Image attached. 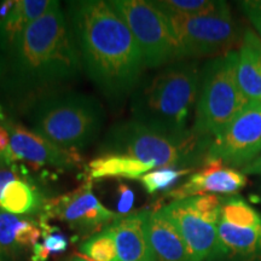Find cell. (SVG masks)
Segmentation results:
<instances>
[{
    "label": "cell",
    "mask_w": 261,
    "mask_h": 261,
    "mask_svg": "<svg viewBox=\"0 0 261 261\" xmlns=\"http://www.w3.org/2000/svg\"><path fill=\"white\" fill-rule=\"evenodd\" d=\"M106 112L97 98L79 92H50L29 110L33 130L65 149L86 148L102 132Z\"/></svg>",
    "instance_id": "4"
},
{
    "label": "cell",
    "mask_w": 261,
    "mask_h": 261,
    "mask_svg": "<svg viewBox=\"0 0 261 261\" xmlns=\"http://www.w3.org/2000/svg\"><path fill=\"white\" fill-rule=\"evenodd\" d=\"M241 9L243 10L244 15L248 19L252 22L253 27L255 28L261 39V2L259 0H252V2H242L241 3Z\"/></svg>",
    "instance_id": "28"
},
{
    "label": "cell",
    "mask_w": 261,
    "mask_h": 261,
    "mask_svg": "<svg viewBox=\"0 0 261 261\" xmlns=\"http://www.w3.org/2000/svg\"><path fill=\"white\" fill-rule=\"evenodd\" d=\"M38 189L29 181L21 179L11 181L3 192L0 208L11 214H27L44 205Z\"/></svg>",
    "instance_id": "21"
},
{
    "label": "cell",
    "mask_w": 261,
    "mask_h": 261,
    "mask_svg": "<svg viewBox=\"0 0 261 261\" xmlns=\"http://www.w3.org/2000/svg\"><path fill=\"white\" fill-rule=\"evenodd\" d=\"M192 135L174 137L151 128L136 120L117 122L108 129L100 143L102 155H126L160 168L190 165L203 146Z\"/></svg>",
    "instance_id": "5"
},
{
    "label": "cell",
    "mask_w": 261,
    "mask_h": 261,
    "mask_svg": "<svg viewBox=\"0 0 261 261\" xmlns=\"http://www.w3.org/2000/svg\"><path fill=\"white\" fill-rule=\"evenodd\" d=\"M41 236L39 223L0 208V252L5 255H15L25 249H31Z\"/></svg>",
    "instance_id": "17"
},
{
    "label": "cell",
    "mask_w": 261,
    "mask_h": 261,
    "mask_svg": "<svg viewBox=\"0 0 261 261\" xmlns=\"http://www.w3.org/2000/svg\"><path fill=\"white\" fill-rule=\"evenodd\" d=\"M119 192V201H117V211L120 214L125 215L130 211L135 203V194L126 184H120L117 188Z\"/></svg>",
    "instance_id": "29"
},
{
    "label": "cell",
    "mask_w": 261,
    "mask_h": 261,
    "mask_svg": "<svg viewBox=\"0 0 261 261\" xmlns=\"http://www.w3.org/2000/svg\"><path fill=\"white\" fill-rule=\"evenodd\" d=\"M4 126L10 133V149L6 152L10 166L17 160L64 169L77 167L81 163L76 150L62 148L17 123L5 121Z\"/></svg>",
    "instance_id": "11"
},
{
    "label": "cell",
    "mask_w": 261,
    "mask_h": 261,
    "mask_svg": "<svg viewBox=\"0 0 261 261\" xmlns=\"http://www.w3.org/2000/svg\"><path fill=\"white\" fill-rule=\"evenodd\" d=\"M178 42L179 57L196 58L231 51L237 28L230 9L207 16H167Z\"/></svg>",
    "instance_id": "8"
},
{
    "label": "cell",
    "mask_w": 261,
    "mask_h": 261,
    "mask_svg": "<svg viewBox=\"0 0 261 261\" xmlns=\"http://www.w3.org/2000/svg\"><path fill=\"white\" fill-rule=\"evenodd\" d=\"M218 249L231 255H261V225L256 227H238L220 218L218 223Z\"/></svg>",
    "instance_id": "19"
},
{
    "label": "cell",
    "mask_w": 261,
    "mask_h": 261,
    "mask_svg": "<svg viewBox=\"0 0 261 261\" xmlns=\"http://www.w3.org/2000/svg\"><path fill=\"white\" fill-rule=\"evenodd\" d=\"M4 165H8V160H6V155H0V167Z\"/></svg>",
    "instance_id": "34"
},
{
    "label": "cell",
    "mask_w": 261,
    "mask_h": 261,
    "mask_svg": "<svg viewBox=\"0 0 261 261\" xmlns=\"http://www.w3.org/2000/svg\"><path fill=\"white\" fill-rule=\"evenodd\" d=\"M0 261H8V260H6V255L2 252H0Z\"/></svg>",
    "instance_id": "36"
},
{
    "label": "cell",
    "mask_w": 261,
    "mask_h": 261,
    "mask_svg": "<svg viewBox=\"0 0 261 261\" xmlns=\"http://www.w3.org/2000/svg\"><path fill=\"white\" fill-rule=\"evenodd\" d=\"M10 149V133L4 125H0V155H6Z\"/></svg>",
    "instance_id": "32"
},
{
    "label": "cell",
    "mask_w": 261,
    "mask_h": 261,
    "mask_svg": "<svg viewBox=\"0 0 261 261\" xmlns=\"http://www.w3.org/2000/svg\"><path fill=\"white\" fill-rule=\"evenodd\" d=\"M243 172L248 173V174H261V155L257 156L253 162H250L246 167H243Z\"/></svg>",
    "instance_id": "33"
},
{
    "label": "cell",
    "mask_w": 261,
    "mask_h": 261,
    "mask_svg": "<svg viewBox=\"0 0 261 261\" xmlns=\"http://www.w3.org/2000/svg\"><path fill=\"white\" fill-rule=\"evenodd\" d=\"M221 218L238 227H256L261 225V217L249 204L238 198L224 201Z\"/></svg>",
    "instance_id": "24"
},
{
    "label": "cell",
    "mask_w": 261,
    "mask_h": 261,
    "mask_svg": "<svg viewBox=\"0 0 261 261\" xmlns=\"http://www.w3.org/2000/svg\"><path fill=\"white\" fill-rule=\"evenodd\" d=\"M80 252L91 261H116V244L109 227L81 244Z\"/></svg>",
    "instance_id": "23"
},
{
    "label": "cell",
    "mask_w": 261,
    "mask_h": 261,
    "mask_svg": "<svg viewBox=\"0 0 261 261\" xmlns=\"http://www.w3.org/2000/svg\"><path fill=\"white\" fill-rule=\"evenodd\" d=\"M191 171V168H160L158 171L145 173L144 175L139 178V180L149 194H155L158 191L167 190V189L172 188L179 179L189 174Z\"/></svg>",
    "instance_id": "25"
},
{
    "label": "cell",
    "mask_w": 261,
    "mask_h": 261,
    "mask_svg": "<svg viewBox=\"0 0 261 261\" xmlns=\"http://www.w3.org/2000/svg\"><path fill=\"white\" fill-rule=\"evenodd\" d=\"M247 185V177L243 172L225 167L219 161L205 162L200 172L192 174L189 180L180 187L169 191V197L174 201L212 194H234Z\"/></svg>",
    "instance_id": "13"
},
{
    "label": "cell",
    "mask_w": 261,
    "mask_h": 261,
    "mask_svg": "<svg viewBox=\"0 0 261 261\" xmlns=\"http://www.w3.org/2000/svg\"><path fill=\"white\" fill-rule=\"evenodd\" d=\"M189 204L208 223L218 225L221 218L224 200L217 195H200L188 198Z\"/></svg>",
    "instance_id": "26"
},
{
    "label": "cell",
    "mask_w": 261,
    "mask_h": 261,
    "mask_svg": "<svg viewBox=\"0 0 261 261\" xmlns=\"http://www.w3.org/2000/svg\"><path fill=\"white\" fill-rule=\"evenodd\" d=\"M154 167L126 155H102L87 165L89 180L102 178L139 179Z\"/></svg>",
    "instance_id": "20"
},
{
    "label": "cell",
    "mask_w": 261,
    "mask_h": 261,
    "mask_svg": "<svg viewBox=\"0 0 261 261\" xmlns=\"http://www.w3.org/2000/svg\"><path fill=\"white\" fill-rule=\"evenodd\" d=\"M236 74L247 102L261 104V39L252 29H247L243 34Z\"/></svg>",
    "instance_id": "16"
},
{
    "label": "cell",
    "mask_w": 261,
    "mask_h": 261,
    "mask_svg": "<svg viewBox=\"0 0 261 261\" xmlns=\"http://www.w3.org/2000/svg\"><path fill=\"white\" fill-rule=\"evenodd\" d=\"M146 211L114 220L109 226L116 244V261H158L145 232Z\"/></svg>",
    "instance_id": "14"
},
{
    "label": "cell",
    "mask_w": 261,
    "mask_h": 261,
    "mask_svg": "<svg viewBox=\"0 0 261 261\" xmlns=\"http://www.w3.org/2000/svg\"><path fill=\"white\" fill-rule=\"evenodd\" d=\"M91 188L92 185L89 180L77 190L44 203L41 218L46 220L48 218H58L71 228L83 231L93 230L116 220L115 213L100 203Z\"/></svg>",
    "instance_id": "10"
},
{
    "label": "cell",
    "mask_w": 261,
    "mask_h": 261,
    "mask_svg": "<svg viewBox=\"0 0 261 261\" xmlns=\"http://www.w3.org/2000/svg\"><path fill=\"white\" fill-rule=\"evenodd\" d=\"M71 261H90V260L85 259V257H79V256H76V257H74V259L71 260Z\"/></svg>",
    "instance_id": "35"
},
{
    "label": "cell",
    "mask_w": 261,
    "mask_h": 261,
    "mask_svg": "<svg viewBox=\"0 0 261 261\" xmlns=\"http://www.w3.org/2000/svg\"><path fill=\"white\" fill-rule=\"evenodd\" d=\"M200 71L191 62H174L130 94L132 119L174 137H188L187 125L196 102Z\"/></svg>",
    "instance_id": "3"
},
{
    "label": "cell",
    "mask_w": 261,
    "mask_h": 261,
    "mask_svg": "<svg viewBox=\"0 0 261 261\" xmlns=\"http://www.w3.org/2000/svg\"><path fill=\"white\" fill-rule=\"evenodd\" d=\"M39 225L41 227L42 232V246L46 248V250L50 252V254H57V253H63L65 252L68 247V240L63 233L61 232L60 228L56 226H51L47 223L46 219L40 218Z\"/></svg>",
    "instance_id": "27"
},
{
    "label": "cell",
    "mask_w": 261,
    "mask_h": 261,
    "mask_svg": "<svg viewBox=\"0 0 261 261\" xmlns=\"http://www.w3.org/2000/svg\"><path fill=\"white\" fill-rule=\"evenodd\" d=\"M237 51L213 58L205 64L192 135L215 139L248 104L237 83Z\"/></svg>",
    "instance_id": "6"
},
{
    "label": "cell",
    "mask_w": 261,
    "mask_h": 261,
    "mask_svg": "<svg viewBox=\"0 0 261 261\" xmlns=\"http://www.w3.org/2000/svg\"><path fill=\"white\" fill-rule=\"evenodd\" d=\"M32 261H47L50 257V252L46 250V248L42 246V243H37L32 248Z\"/></svg>",
    "instance_id": "31"
},
{
    "label": "cell",
    "mask_w": 261,
    "mask_h": 261,
    "mask_svg": "<svg viewBox=\"0 0 261 261\" xmlns=\"http://www.w3.org/2000/svg\"><path fill=\"white\" fill-rule=\"evenodd\" d=\"M261 151V104H248L219 137L212 140L205 162L246 167Z\"/></svg>",
    "instance_id": "9"
},
{
    "label": "cell",
    "mask_w": 261,
    "mask_h": 261,
    "mask_svg": "<svg viewBox=\"0 0 261 261\" xmlns=\"http://www.w3.org/2000/svg\"><path fill=\"white\" fill-rule=\"evenodd\" d=\"M109 5L121 17L142 51L145 68H159L180 61L178 42L169 19L146 0H110Z\"/></svg>",
    "instance_id": "7"
},
{
    "label": "cell",
    "mask_w": 261,
    "mask_h": 261,
    "mask_svg": "<svg viewBox=\"0 0 261 261\" xmlns=\"http://www.w3.org/2000/svg\"><path fill=\"white\" fill-rule=\"evenodd\" d=\"M161 211L180 232L187 244L189 261H203L217 249L218 225L208 223L196 213L188 198L173 201Z\"/></svg>",
    "instance_id": "12"
},
{
    "label": "cell",
    "mask_w": 261,
    "mask_h": 261,
    "mask_svg": "<svg viewBox=\"0 0 261 261\" xmlns=\"http://www.w3.org/2000/svg\"><path fill=\"white\" fill-rule=\"evenodd\" d=\"M54 0H16L11 11L0 21V50L4 52L14 44L16 39L40 18Z\"/></svg>",
    "instance_id": "18"
},
{
    "label": "cell",
    "mask_w": 261,
    "mask_h": 261,
    "mask_svg": "<svg viewBox=\"0 0 261 261\" xmlns=\"http://www.w3.org/2000/svg\"><path fill=\"white\" fill-rule=\"evenodd\" d=\"M67 9L85 73L108 99H125L145 69L142 51L127 24L103 0L69 2Z\"/></svg>",
    "instance_id": "1"
},
{
    "label": "cell",
    "mask_w": 261,
    "mask_h": 261,
    "mask_svg": "<svg viewBox=\"0 0 261 261\" xmlns=\"http://www.w3.org/2000/svg\"><path fill=\"white\" fill-rule=\"evenodd\" d=\"M145 232L158 261H189L180 232L161 210L146 211Z\"/></svg>",
    "instance_id": "15"
},
{
    "label": "cell",
    "mask_w": 261,
    "mask_h": 261,
    "mask_svg": "<svg viewBox=\"0 0 261 261\" xmlns=\"http://www.w3.org/2000/svg\"><path fill=\"white\" fill-rule=\"evenodd\" d=\"M151 3L166 16H207L227 8L225 2L213 0H155Z\"/></svg>",
    "instance_id": "22"
},
{
    "label": "cell",
    "mask_w": 261,
    "mask_h": 261,
    "mask_svg": "<svg viewBox=\"0 0 261 261\" xmlns=\"http://www.w3.org/2000/svg\"><path fill=\"white\" fill-rule=\"evenodd\" d=\"M19 179L18 173L14 166L4 165L0 167V200H2L3 192L11 181Z\"/></svg>",
    "instance_id": "30"
},
{
    "label": "cell",
    "mask_w": 261,
    "mask_h": 261,
    "mask_svg": "<svg viewBox=\"0 0 261 261\" xmlns=\"http://www.w3.org/2000/svg\"><path fill=\"white\" fill-rule=\"evenodd\" d=\"M2 54L0 73L6 85L35 99L74 80L83 69L60 2H52L47 11Z\"/></svg>",
    "instance_id": "2"
}]
</instances>
